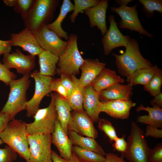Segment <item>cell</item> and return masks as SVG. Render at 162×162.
<instances>
[{
  "mask_svg": "<svg viewBox=\"0 0 162 162\" xmlns=\"http://www.w3.org/2000/svg\"><path fill=\"white\" fill-rule=\"evenodd\" d=\"M26 123L21 119L10 121L0 135V139L26 161L29 158Z\"/></svg>",
  "mask_w": 162,
  "mask_h": 162,
  "instance_id": "cell-1",
  "label": "cell"
},
{
  "mask_svg": "<svg viewBox=\"0 0 162 162\" xmlns=\"http://www.w3.org/2000/svg\"><path fill=\"white\" fill-rule=\"evenodd\" d=\"M125 48L124 53L122 55L112 53L115 58L118 72L121 76L127 78L138 69L153 66L142 56L135 39H130Z\"/></svg>",
  "mask_w": 162,
  "mask_h": 162,
  "instance_id": "cell-2",
  "label": "cell"
},
{
  "mask_svg": "<svg viewBox=\"0 0 162 162\" xmlns=\"http://www.w3.org/2000/svg\"><path fill=\"white\" fill-rule=\"evenodd\" d=\"M30 76L29 74L23 75L20 79L11 80L9 84L8 99L0 112L9 114L11 120L17 113L26 110L28 101L26 92L30 84Z\"/></svg>",
  "mask_w": 162,
  "mask_h": 162,
  "instance_id": "cell-3",
  "label": "cell"
},
{
  "mask_svg": "<svg viewBox=\"0 0 162 162\" xmlns=\"http://www.w3.org/2000/svg\"><path fill=\"white\" fill-rule=\"evenodd\" d=\"M58 2L56 0H35L29 11L22 19L25 27L34 33L49 24Z\"/></svg>",
  "mask_w": 162,
  "mask_h": 162,
  "instance_id": "cell-4",
  "label": "cell"
},
{
  "mask_svg": "<svg viewBox=\"0 0 162 162\" xmlns=\"http://www.w3.org/2000/svg\"><path fill=\"white\" fill-rule=\"evenodd\" d=\"M56 94H51V101L48 106L37 111L33 117V122L26 123L28 135L51 134L53 132L58 118L55 103Z\"/></svg>",
  "mask_w": 162,
  "mask_h": 162,
  "instance_id": "cell-5",
  "label": "cell"
},
{
  "mask_svg": "<svg viewBox=\"0 0 162 162\" xmlns=\"http://www.w3.org/2000/svg\"><path fill=\"white\" fill-rule=\"evenodd\" d=\"M144 132L136 123L132 121L130 134L128 137V147L121 156L129 162H148L150 148L144 135Z\"/></svg>",
  "mask_w": 162,
  "mask_h": 162,
  "instance_id": "cell-6",
  "label": "cell"
},
{
  "mask_svg": "<svg viewBox=\"0 0 162 162\" xmlns=\"http://www.w3.org/2000/svg\"><path fill=\"white\" fill-rule=\"evenodd\" d=\"M77 38V36L73 34L69 36L67 47L59 57L56 69V73L59 75L64 74L70 76L79 74L84 59L78 48Z\"/></svg>",
  "mask_w": 162,
  "mask_h": 162,
  "instance_id": "cell-7",
  "label": "cell"
},
{
  "mask_svg": "<svg viewBox=\"0 0 162 162\" xmlns=\"http://www.w3.org/2000/svg\"><path fill=\"white\" fill-rule=\"evenodd\" d=\"M30 157L26 162H52L51 134L28 135Z\"/></svg>",
  "mask_w": 162,
  "mask_h": 162,
  "instance_id": "cell-8",
  "label": "cell"
},
{
  "mask_svg": "<svg viewBox=\"0 0 162 162\" xmlns=\"http://www.w3.org/2000/svg\"><path fill=\"white\" fill-rule=\"evenodd\" d=\"M30 75L34 80L35 89L33 96L26 103V110L28 117L33 116L40 109V105L42 99L51 92L50 86L53 79L51 76L41 75L37 70L34 71Z\"/></svg>",
  "mask_w": 162,
  "mask_h": 162,
  "instance_id": "cell-9",
  "label": "cell"
},
{
  "mask_svg": "<svg viewBox=\"0 0 162 162\" xmlns=\"http://www.w3.org/2000/svg\"><path fill=\"white\" fill-rule=\"evenodd\" d=\"M40 47L59 57L66 48L68 41L61 39L57 34L44 25L33 33Z\"/></svg>",
  "mask_w": 162,
  "mask_h": 162,
  "instance_id": "cell-10",
  "label": "cell"
},
{
  "mask_svg": "<svg viewBox=\"0 0 162 162\" xmlns=\"http://www.w3.org/2000/svg\"><path fill=\"white\" fill-rule=\"evenodd\" d=\"M137 7V5L131 7L120 6L118 7H112L111 9L112 11L118 14L121 19L119 23L120 28L135 31L141 35L151 38L152 35L144 29L141 23L136 8Z\"/></svg>",
  "mask_w": 162,
  "mask_h": 162,
  "instance_id": "cell-11",
  "label": "cell"
},
{
  "mask_svg": "<svg viewBox=\"0 0 162 162\" xmlns=\"http://www.w3.org/2000/svg\"><path fill=\"white\" fill-rule=\"evenodd\" d=\"M2 63L8 69H15L17 72L24 75L29 74L35 65V56L25 55L19 49L3 55Z\"/></svg>",
  "mask_w": 162,
  "mask_h": 162,
  "instance_id": "cell-12",
  "label": "cell"
},
{
  "mask_svg": "<svg viewBox=\"0 0 162 162\" xmlns=\"http://www.w3.org/2000/svg\"><path fill=\"white\" fill-rule=\"evenodd\" d=\"M109 28L102 39L104 53L109 55L114 49L121 46L125 48L130 39L128 35H124L119 31L113 15L109 18Z\"/></svg>",
  "mask_w": 162,
  "mask_h": 162,
  "instance_id": "cell-13",
  "label": "cell"
},
{
  "mask_svg": "<svg viewBox=\"0 0 162 162\" xmlns=\"http://www.w3.org/2000/svg\"><path fill=\"white\" fill-rule=\"evenodd\" d=\"M10 40L12 46H19L34 56H38L44 50L34 33L26 27L18 33H11Z\"/></svg>",
  "mask_w": 162,
  "mask_h": 162,
  "instance_id": "cell-14",
  "label": "cell"
},
{
  "mask_svg": "<svg viewBox=\"0 0 162 162\" xmlns=\"http://www.w3.org/2000/svg\"><path fill=\"white\" fill-rule=\"evenodd\" d=\"M101 102L100 112H104L113 118L121 119L128 118L131 109L136 104L131 100H117Z\"/></svg>",
  "mask_w": 162,
  "mask_h": 162,
  "instance_id": "cell-15",
  "label": "cell"
},
{
  "mask_svg": "<svg viewBox=\"0 0 162 162\" xmlns=\"http://www.w3.org/2000/svg\"><path fill=\"white\" fill-rule=\"evenodd\" d=\"M55 103L57 118L65 133L68 135L70 131H74L77 133L72 119L71 112L72 109L67 100L56 93Z\"/></svg>",
  "mask_w": 162,
  "mask_h": 162,
  "instance_id": "cell-16",
  "label": "cell"
},
{
  "mask_svg": "<svg viewBox=\"0 0 162 162\" xmlns=\"http://www.w3.org/2000/svg\"><path fill=\"white\" fill-rule=\"evenodd\" d=\"M108 1L102 0L96 5L85 10L92 28L97 26L104 35L107 31L106 23V14Z\"/></svg>",
  "mask_w": 162,
  "mask_h": 162,
  "instance_id": "cell-17",
  "label": "cell"
},
{
  "mask_svg": "<svg viewBox=\"0 0 162 162\" xmlns=\"http://www.w3.org/2000/svg\"><path fill=\"white\" fill-rule=\"evenodd\" d=\"M51 135L52 142L57 148L60 156L68 160L73 153V144L68 135L61 127L58 118L54 130Z\"/></svg>",
  "mask_w": 162,
  "mask_h": 162,
  "instance_id": "cell-18",
  "label": "cell"
},
{
  "mask_svg": "<svg viewBox=\"0 0 162 162\" xmlns=\"http://www.w3.org/2000/svg\"><path fill=\"white\" fill-rule=\"evenodd\" d=\"M106 64L98 59H85L80 68L82 73L79 79L80 85L84 88L91 85L96 78L105 68Z\"/></svg>",
  "mask_w": 162,
  "mask_h": 162,
  "instance_id": "cell-19",
  "label": "cell"
},
{
  "mask_svg": "<svg viewBox=\"0 0 162 162\" xmlns=\"http://www.w3.org/2000/svg\"><path fill=\"white\" fill-rule=\"evenodd\" d=\"M101 103L99 99V93L91 85L85 88L83 108L93 123L99 121Z\"/></svg>",
  "mask_w": 162,
  "mask_h": 162,
  "instance_id": "cell-20",
  "label": "cell"
},
{
  "mask_svg": "<svg viewBox=\"0 0 162 162\" xmlns=\"http://www.w3.org/2000/svg\"><path fill=\"white\" fill-rule=\"evenodd\" d=\"M72 121L77 131V133L95 139L98 132L95 128L93 122L85 111L71 113Z\"/></svg>",
  "mask_w": 162,
  "mask_h": 162,
  "instance_id": "cell-21",
  "label": "cell"
},
{
  "mask_svg": "<svg viewBox=\"0 0 162 162\" xmlns=\"http://www.w3.org/2000/svg\"><path fill=\"white\" fill-rule=\"evenodd\" d=\"M133 86L128 83L116 84L99 92L100 101L102 102L117 100H131Z\"/></svg>",
  "mask_w": 162,
  "mask_h": 162,
  "instance_id": "cell-22",
  "label": "cell"
},
{
  "mask_svg": "<svg viewBox=\"0 0 162 162\" xmlns=\"http://www.w3.org/2000/svg\"><path fill=\"white\" fill-rule=\"evenodd\" d=\"M124 79L118 75L116 72L109 68H104L91 84L98 92L116 84L123 83Z\"/></svg>",
  "mask_w": 162,
  "mask_h": 162,
  "instance_id": "cell-23",
  "label": "cell"
},
{
  "mask_svg": "<svg viewBox=\"0 0 162 162\" xmlns=\"http://www.w3.org/2000/svg\"><path fill=\"white\" fill-rule=\"evenodd\" d=\"M136 110L137 112L142 110L146 111L148 113V115L138 116L137 118L138 123L157 128H162V108L148 106L145 107L142 104L136 109Z\"/></svg>",
  "mask_w": 162,
  "mask_h": 162,
  "instance_id": "cell-24",
  "label": "cell"
},
{
  "mask_svg": "<svg viewBox=\"0 0 162 162\" xmlns=\"http://www.w3.org/2000/svg\"><path fill=\"white\" fill-rule=\"evenodd\" d=\"M68 134L73 145L104 156L106 154L104 150L95 139L82 136L74 131H69Z\"/></svg>",
  "mask_w": 162,
  "mask_h": 162,
  "instance_id": "cell-25",
  "label": "cell"
},
{
  "mask_svg": "<svg viewBox=\"0 0 162 162\" xmlns=\"http://www.w3.org/2000/svg\"><path fill=\"white\" fill-rule=\"evenodd\" d=\"M39 72L41 75L52 76L56 73L59 57L44 50L38 55Z\"/></svg>",
  "mask_w": 162,
  "mask_h": 162,
  "instance_id": "cell-26",
  "label": "cell"
},
{
  "mask_svg": "<svg viewBox=\"0 0 162 162\" xmlns=\"http://www.w3.org/2000/svg\"><path fill=\"white\" fill-rule=\"evenodd\" d=\"M74 5L70 0H64L60 13L56 19L51 23L46 25L48 28L56 34L60 38L68 40L69 36L61 26L62 23L68 14L73 10Z\"/></svg>",
  "mask_w": 162,
  "mask_h": 162,
  "instance_id": "cell-27",
  "label": "cell"
},
{
  "mask_svg": "<svg viewBox=\"0 0 162 162\" xmlns=\"http://www.w3.org/2000/svg\"><path fill=\"white\" fill-rule=\"evenodd\" d=\"M160 69L156 65L141 68L135 71L127 77L126 81L128 83L133 86L138 84L144 86Z\"/></svg>",
  "mask_w": 162,
  "mask_h": 162,
  "instance_id": "cell-28",
  "label": "cell"
},
{
  "mask_svg": "<svg viewBox=\"0 0 162 162\" xmlns=\"http://www.w3.org/2000/svg\"><path fill=\"white\" fill-rule=\"evenodd\" d=\"M70 76L74 84V88L67 101L72 110L77 112L83 111L85 88L80 85L79 79L75 76Z\"/></svg>",
  "mask_w": 162,
  "mask_h": 162,
  "instance_id": "cell-29",
  "label": "cell"
},
{
  "mask_svg": "<svg viewBox=\"0 0 162 162\" xmlns=\"http://www.w3.org/2000/svg\"><path fill=\"white\" fill-rule=\"evenodd\" d=\"M72 152L83 162H105L104 156L94 152L82 149L77 146H73Z\"/></svg>",
  "mask_w": 162,
  "mask_h": 162,
  "instance_id": "cell-30",
  "label": "cell"
},
{
  "mask_svg": "<svg viewBox=\"0 0 162 162\" xmlns=\"http://www.w3.org/2000/svg\"><path fill=\"white\" fill-rule=\"evenodd\" d=\"M162 84V71L160 69L153 76L149 82L144 86V89L149 93L152 96L154 97L161 92Z\"/></svg>",
  "mask_w": 162,
  "mask_h": 162,
  "instance_id": "cell-31",
  "label": "cell"
},
{
  "mask_svg": "<svg viewBox=\"0 0 162 162\" xmlns=\"http://www.w3.org/2000/svg\"><path fill=\"white\" fill-rule=\"evenodd\" d=\"M99 2L98 0H74L73 11L70 17L71 21L74 22L80 12L96 5Z\"/></svg>",
  "mask_w": 162,
  "mask_h": 162,
  "instance_id": "cell-32",
  "label": "cell"
},
{
  "mask_svg": "<svg viewBox=\"0 0 162 162\" xmlns=\"http://www.w3.org/2000/svg\"><path fill=\"white\" fill-rule=\"evenodd\" d=\"M139 2L143 5V11L148 17L152 16L155 11L162 14V0H139Z\"/></svg>",
  "mask_w": 162,
  "mask_h": 162,
  "instance_id": "cell-33",
  "label": "cell"
},
{
  "mask_svg": "<svg viewBox=\"0 0 162 162\" xmlns=\"http://www.w3.org/2000/svg\"><path fill=\"white\" fill-rule=\"evenodd\" d=\"M35 1V0H15L14 10L20 14L22 19L29 11Z\"/></svg>",
  "mask_w": 162,
  "mask_h": 162,
  "instance_id": "cell-34",
  "label": "cell"
},
{
  "mask_svg": "<svg viewBox=\"0 0 162 162\" xmlns=\"http://www.w3.org/2000/svg\"><path fill=\"white\" fill-rule=\"evenodd\" d=\"M98 127L101 131L104 132L108 137L111 142H114L118 137L115 128L108 120L99 118Z\"/></svg>",
  "mask_w": 162,
  "mask_h": 162,
  "instance_id": "cell-35",
  "label": "cell"
},
{
  "mask_svg": "<svg viewBox=\"0 0 162 162\" xmlns=\"http://www.w3.org/2000/svg\"><path fill=\"white\" fill-rule=\"evenodd\" d=\"M3 143L0 139V145ZM17 157V153L7 145L0 148V162H13Z\"/></svg>",
  "mask_w": 162,
  "mask_h": 162,
  "instance_id": "cell-36",
  "label": "cell"
},
{
  "mask_svg": "<svg viewBox=\"0 0 162 162\" xmlns=\"http://www.w3.org/2000/svg\"><path fill=\"white\" fill-rule=\"evenodd\" d=\"M16 77L14 73L11 71L0 61V81L6 85L9 86L10 81L16 79Z\"/></svg>",
  "mask_w": 162,
  "mask_h": 162,
  "instance_id": "cell-37",
  "label": "cell"
},
{
  "mask_svg": "<svg viewBox=\"0 0 162 162\" xmlns=\"http://www.w3.org/2000/svg\"><path fill=\"white\" fill-rule=\"evenodd\" d=\"M148 162H162V143H158L149 150Z\"/></svg>",
  "mask_w": 162,
  "mask_h": 162,
  "instance_id": "cell-38",
  "label": "cell"
},
{
  "mask_svg": "<svg viewBox=\"0 0 162 162\" xmlns=\"http://www.w3.org/2000/svg\"><path fill=\"white\" fill-rule=\"evenodd\" d=\"M50 89L51 92H56L66 100L68 99V92L61 83L59 79H52L50 84Z\"/></svg>",
  "mask_w": 162,
  "mask_h": 162,
  "instance_id": "cell-39",
  "label": "cell"
},
{
  "mask_svg": "<svg viewBox=\"0 0 162 162\" xmlns=\"http://www.w3.org/2000/svg\"><path fill=\"white\" fill-rule=\"evenodd\" d=\"M125 137V136L124 135L121 137L118 136L112 144L114 150L120 152L121 156L125 153L128 147V143L124 139Z\"/></svg>",
  "mask_w": 162,
  "mask_h": 162,
  "instance_id": "cell-40",
  "label": "cell"
},
{
  "mask_svg": "<svg viewBox=\"0 0 162 162\" xmlns=\"http://www.w3.org/2000/svg\"><path fill=\"white\" fill-rule=\"evenodd\" d=\"M59 79L61 83L67 91L69 97L74 88V84L71 76L62 74L60 75Z\"/></svg>",
  "mask_w": 162,
  "mask_h": 162,
  "instance_id": "cell-41",
  "label": "cell"
},
{
  "mask_svg": "<svg viewBox=\"0 0 162 162\" xmlns=\"http://www.w3.org/2000/svg\"><path fill=\"white\" fill-rule=\"evenodd\" d=\"M144 135L146 137L151 136L156 139L161 138L162 137V129L147 125Z\"/></svg>",
  "mask_w": 162,
  "mask_h": 162,
  "instance_id": "cell-42",
  "label": "cell"
},
{
  "mask_svg": "<svg viewBox=\"0 0 162 162\" xmlns=\"http://www.w3.org/2000/svg\"><path fill=\"white\" fill-rule=\"evenodd\" d=\"M12 47L10 40H4L0 39V56L10 52Z\"/></svg>",
  "mask_w": 162,
  "mask_h": 162,
  "instance_id": "cell-43",
  "label": "cell"
},
{
  "mask_svg": "<svg viewBox=\"0 0 162 162\" xmlns=\"http://www.w3.org/2000/svg\"><path fill=\"white\" fill-rule=\"evenodd\" d=\"M11 120L9 114L0 112V135Z\"/></svg>",
  "mask_w": 162,
  "mask_h": 162,
  "instance_id": "cell-44",
  "label": "cell"
},
{
  "mask_svg": "<svg viewBox=\"0 0 162 162\" xmlns=\"http://www.w3.org/2000/svg\"><path fill=\"white\" fill-rule=\"evenodd\" d=\"M104 156L105 162H127L122 156L119 157L117 154L113 153H106Z\"/></svg>",
  "mask_w": 162,
  "mask_h": 162,
  "instance_id": "cell-45",
  "label": "cell"
},
{
  "mask_svg": "<svg viewBox=\"0 0 162 162\" xmlns=\"http://www.w3.org/2000/svg\"><path fill=\"white\" fill-rule=\"evenodd\" d=\"M162 93H160L157 95L150 101V103L153 106L162 108Z\"/></svg>",
  "mask_w": 162,
  "mask_h": 162,
  "instance_id": "cell-46",
  "label": "cell"
},
{
  "mask_svg": "<svg viewBox=\"0 0 162 162\" xmlns=\"http://www.w3.org/2000/svg\"><path fill=\"white\" fill-rule=\"evenodd\" d=\"M51 159L52 162H68V161L59 156L56 152L52 151Z\"/></svg>",
  "mask_w": 162,
  "mask_h": 162,
  "instance_id": "cell-47",
  "label": "cell"
},
{
  "mask_svg": "<svg viewBox=\"0 0 162 162\" xmlns=\"http://www.w3.org/2000/svg\"><path fill=\"white\" fill-rule=\"evenodd\" d=\"M131 0H118L116 1V2L120 5V6H127Z\"/></svg>",
  "mask_w": 162,
  "mask_h": 162,
  "instance_id": "cell-48",
  "label": "cell"
},
{
  "mask_svg": "<svg viewBox=\"0 0 162 162\" xmlns=\"http://www.w3.org/2000/svg\"><path fill=\"white\" fill-rule=\"evenodd\" d=\"M68 161V162H83L79 159L73 153Z\"/></svg>",
  "mask_w": 162,
  "mask_h": 162,
  "instance_id": "cell-49",
  "label": "cell"
},
{
  "mask_svg": "<svg viewBox=\"0 0 162 162\" xmlns=\"http://www.w3.org/2000/svg\"><path fill=\"white\" fill-rule=\"evenodd\" d=\"M3 1L6 5L10 7H13L15 2V0H4Z\"/></svg>",
  "mask_w": 162,
  "mask_h": 162,
  "instance_id": "cell-50",
  "label": "cell"
}]
</instances>
